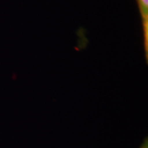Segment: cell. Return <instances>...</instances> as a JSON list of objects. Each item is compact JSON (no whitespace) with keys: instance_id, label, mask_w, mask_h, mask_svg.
<instances>
[{"instance_id":"6da1fadb","label":"cell","mask_w":148,"mask_h":148,"mask_svg":"<svg viewBox=\"0 0 148 148\" xmlns=\"http://www.w3.org/2000/svg\"><path fill=\"white\" fill-rule=\"evenodd\" d=\"M141 15L143 32V46L145 60L148 64V0H136Z\"/></svg>"}]
</instances>
